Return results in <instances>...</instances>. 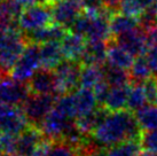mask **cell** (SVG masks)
Instances as JSON below:
<instances>
[{
  "instance_id": "5",
  "label": "cell",
  "mask_w": 157,
  "mask_h": 156,
  "mask_svg": "<svg viewBox=\"0 0 157 156\" xmlns=\"http://www.w3.org/2000/svg\"><path fill=\"white\" fill-rule=\"evenodd\" d=\"M51 5L35 4L24 7L18 18V28L24 32H31L53 23Z\"/></svg>"
},
{
  "instance_id": "10",
  "label": "cell",
  "mask_w": 157,
  "mask_h": 156,
  "mask_svg": "<svg viewBox=\"0 0 157 156\" xmlns=\"http://www.w3.org/2000/svg\"><path fill=\"white\" fill-rule=\"evenodd\" d=\"M29 96L30 90L26 83L9 77L0 80V104L22 106Z\"/></svg>"
},
{
  "instance_id": "47",
  "label": "cell",
  "mask_w": 157,
  "mask_h": 156,
  "mask_svg": "<svg viewBox=\"0 0 157 156\" xmlns=\"http://www.w3.org/2000/svg\"><path fill=\"white\" fill-rule=\"evenodd\" d=\"M2 1H4V0H0V2H2Z\"/></svg>"
},
{
  "instance_id": "27",
  "label": "cell",
  "mask_w": 157,
  "mask_h": 156,
  "mask_svg": "<svg viewBox=\"0 0 157 156\" xmlns=\"http://www.w3.org/2000/svg\"><path fill=\"white\" fill-rule=\"evenodd\" d=\"M148 103L142 84H132L130 96L127 100V109L135 113Z\"/></svg>"
},
{
  "instance_id": "2",
  "label": "cell",
  "mask_w": 157,
  "mask_h": 156,
  "mask_svg": "<svg viewBox=\"0 0 157 156\" xmlns=\"http://www.w3.org/2000/svg\"><path fill=\"white\" fill-rule=\"evenodd\" d=\"M25 33L18 28H10L0 32V69L10 75L15 63L21 57L28 44Z\"/></svg>"
},
{
  "instance_id": "31",
  "label": "cell",
  "mask_w": 157,
  "mask_h": 156,
  "mask_svg": "<svg viewBox=\"0 0 157 156\" xmlns=\"http://www.w3.org/2000/svg\"><path fill=\"white\" fill-rule=\"evenodd\" d=\"M18 135L13 133H0V145L4 149L5 155H13L16 154Z\"/></svg>"
},
{
  "instance_id": "7",
  "label": "cell",
  "mask_w": 157,
  "mask_h": 156,
  "mask_svg": "<svg viewBox=\"0 0 157 156\" xmlns=\"http://www.w3.org/2000/svg\"><path fill=\"white\" fill-rule=\"evenodd\" d=\"M29 125L21 106L0 104V133L20 135Z\"/></svg>"
},
{
  "instance_id": "6",
  "label": "cell",
  "mask_w": 157,
  "mask_h": 156,
  "mask_svg": "<svg viewBox=\"0 0 157 156\" xmlns=\"http://www.w3.org/2000/svg\"><path fill=\"white\" fill-rule=\"evenodd\" d=\"M83 63L78 61H62L60 64L54 69V74L56 78V85L59 94H66L74 92L77 86H79L80 71Z\"/></svg>"
},
{
  "instance_id": "37",
  "label": "cell",
  "mask_w": 157,
  "mask_h": 156,
  "mask_svg": "<svg viewBox=\"0 0 157 156\" xmlns=\"http://www.w3.org/2000/svg\"><path fill=\"white\" fill-rule=\"evenodd\" d=\"M102 1H103V4H105V7L111 9L113 12L118 10L119 5H121V2H122V0H102Z\"/></svg>"
},
{
  "instance_id": "40",
  "label": "cell",
  "mask_w": 157,
  "mask_h": 156,
  "mask_svg": "<svg viewBox=\"0 0 157 156\" xmlns=\"http://www.w3.org/2000/svg\"><path fill=\"white\" fill-rule=\"evenodd\" d=\"M140 1L142 2V5L144 6V8H148V7H150V6L155 2V0H140Z\"/></svg>"
},
{
  "instance_id": "16",
  "label": "cell",
  "mask_w": 157,
  "mask_h": 156,
  "mask_svg": "<svg viewBox=\"0 0 157 156\" xmlns=\"http://www.w3.org/2000/svg\"><path fill=\"white\" fill-rule=\"evenodd\" d=\"M134 61V57L111 37L107 41V63L128 70Z\"/></svg>"
},
{
  "instance_id": "46",
  "label": "cell",
  "mask_w": 157,
  "mask_h": 156,
  "mask_svg": "<svg viewBox=\"0 0 157 156\" xmlns=\"http://www.w3.org/2000/svg\"><path fill=\"white\" fill-rule=\"evenodd\" d=\"M55 1H57V0H51V5H52L53 2H55Z\"/></svg>"
},
{
  "instance_id": "9",
  "label": "cell",
  "mask_w": 157,
  "mask_h": 156,
  "mask_svg": "<svg viewBox=\"0 0 157 156\" xmlns=\"http://www.w3.org/2000/svg\"><path fill=\"white\" fill-rule=\"evenodd\" d=\"M72 122H74L72 118H70L66 114H63L54 107L38 127L45 138L51 140H61L64 132L71 125Z\"/></svg>"
},
{
  "instance_id": "1",
  "label": "cell",
  "mask_w": 157,
  "mask_h": 156,
  "mask_svg": "<svg viewBox=\"0 0 157 156\" xmlns=\"http://www.w3.org/2000/svg\"><path fill=\"white\" fill-rule=\"evenodd\" d=\"M142 132L135 114L128 109H122L109 110L92 137L101 147H111L125 141H140Z\"/></svg>"
},
{
  "instance_id": "23",
  "label": "cell",
  "mask_w": 157,
  "mask_h": 156,
  "mask_svg": "<svg viewBox=\"0 0 157 156\" xmlns=\"http://www.w3.org/2000/svg\"><path fill=\"white\" fill-rule=\"evenodd\" d=\"M103 79H105V75H103L102 65L83 64L82 71H80V79H79L80 87L93 90Z\"/></svg>"
},
{
  "instance_id": "12",
  "label": "cell",
  "mask_w": 157,
  "mask_h": 156,
  "mask_svg": "<svg viewBox=\"0 0 157 156\" xmlns=\"http://www.w3.org/2000/svg\"><path fill=\"white\" fill-rule=\"evenodd\" d=\"M28 86L32 94H55L60 96L57 92L56 78L54 70L40 68L36 71L33 76L28 80Z\"/></svg>"
},
{
  "instance_id": "20",
  "label": "cell",
  "mask_w": 157,
  "mask_h": 156,
  "mask_svg": "<svg viewBox=\"0 0 157 156\" xmlns=\"http://www.w3.org/2000/svg\"><path fill=\"white\" fill-rule=\"evenodd\" d=\"M105 62H107V41L87 40L82 63L103 65Z\"/></svg>"
},
{
  "instance_id": "22",
  "label": "cell",
  "mask_w": 157,
  "mask_h": 156,
  "mask_svg": "<svg viewBox=\"0 0 157 156\" xmlns=\"http://www.w3.org/2000/svg\"><path fill=\"white\" fill-rule=\"evenodd\" d=\"M138 26H139V18L126 15V14L115 12L110 18L111 37H118L128 31L134 30Z\"/></svg>"
},
{
  "instance_id": "44",
  "label": "cell",
  "mask_w": 157,
  "mask_h": 156,
  "mask_svg": "<svg viewBox=\"0 0 157 156\" xmlns=\"http://www.w3.org/2000/svg\"><path fill=\"white\" fill-rule=\"evenodd\" d=\"M5 153H4V149H2V147H1V145H0V156H4Z\"/></svg>"
},
{
  "instance_id": "15",
  "label": "cell",
  "mask_w": 157,
  "mask_h": 156,
  "mask_svg": "<svg viewBox=\"0 0 157 156\" xmlns=\"http://www.w3.org/2000/svg\"><path fill=\"white\" fill-rule=\"evenodd\" d=\"M67 32H68L67 28L53 22L40 29L28 32L25 33V36L30 43L44 44L48 41H61Z\"/></svg>"
},
{
  "instance_id": "36",
  "label": "cell",
  "mask_w": 157,
  "mask_h": 156,
  "mask_svg": "<svg viewBox=\"0 0 157 156\" xmlns=\"http://www.w3.org/2000/svg\"><path fill=\"white\" fill-rule=\"evenodd\" d=\"M53 140L47 138H44L39 143L38 146L36 147V149L33 150L32 155L31 156H47V153L49 150V147H51V143H52Z\"/></svg>"
},
{
  "instance_id": "26",
  "label": "cell",
  "mask_w": 157,
  "mask_h": 156,
  "mask_svg": "<svg viewBox=\"0 0 157 156\" xmlns=\"http://www.w3.org/2000/svg\"><path fill=\"white\" fill-rule=\"evenodd\" d=\"M103 75H105V82L109 84L110 86H118V85H125V84H131V78L130 74L126 69L118 68L115 65H111L109 63H105L102 65Z\"/></svg>"
},
{
  "instance_id": "13",
  "label": "cell",
  "mask_w": 157,
  "mask_h": 156,
  "mask_svg": "<svg viewBox=\"0 0 157 156\" xmlns=\"http://www.w3.org/2000/svg\"><path fill=\"white\" fill-rule=\"evenodd\" d=\"M60 43H61L63 57L66 60L82 62L84 52L86 48V44H87V39L84 36L68 30V32Z\"/></svg>"
},
{
  "instance_id": "38",
  "label": "cell",
  "mask_w": 157,
  "mask_h": 156,
  "mask_svg": "<svg viewBox=\"0 0 157 156\" xmlns=\"http://www.w3.org/2000/svg\"><path fill=\"white\" fill-rule=\"evenodd\" d=\"M86 156H108V154H107V150L103 149V147H100L95 149V150L91 152L90 154H87Z\"/></svg>"
},
{
  "instance_id": "33",
  "label": "cell",
  "mask_w": 157,
  "mask_h": 156,
  "mask_svg": "<svg viewBox=\"0 0 157 156\" xmlns=\"http://www.w3.org/2000/svg\"><path fill=\"white\" fill-rule=\"evenodd\" d=\"M146 93L147 102L149 104H157V77H150L142 83Z\"/></svg>"
},
{
  "instance_id": "25",
  "label": "cell",
  "mask_w": 157,
  "mask_h": 156,
  "mask_svg": "<svg viewBox=\"0 0 157 156\" xmlns=\"http://www.w3.org/2000/svg\"><path fill=\"white\" fill-rule=\"evenodd\" d=\"M131 78V84H142L148 78L151 77V69L146 57H138L133 61L131 68L128 69Z\"/></svg>"
},
{
  "instance_id": "19",
  "label": "cell",
  "mask_w": 157,
  "mask_h": 156,
  "mask_svg": "<svg viewBox=\"0 0 157 156\" xmlns=\"http://www.w3.org/2000/svg\"><path fill=\"white\" fill-rule=\"evenodd\" d=\"M131 87L132 84L111 86L103 107L110 111L122 110V109L127 108V100H128Z\"/></svg>"
},
{
  "instance_id": "21",
  "label": "cell",
  "mask_w": 157,
  "mask_h": 156,
  "mask_svg": "<svg viewBox=\"0 0 157 156\" xmlns=\"http://www.w3.org/2000/svg\"><path fill=\"white\" fill-rule=\"evenodd\" d=\"M108 113H109V110L105 109V107H98L91 113L77 117L76 124L83 135H93L96 127L100 125V123L103 121V118L107 116Z\"/></svg>"
},
{
  "instance_id": "43",
  "label": "cell",
  "mask_w": 157,
  "mask_h": 156,
  "mask_svg": "<svg viewBox=\"0 0 157 156\" xmlns=\"http://www.w3.org/2000/svg\"><path fill=\"white\" fill-rule=\"evenodd\" d=\"M8 76L9 75L7 74V72H5L2 69H0V80H1V79H4V78H6V77H8Z\"/></svg>"
},
{
  "instance_id": "41",
  "label": "cell",
  "mask_w": 157,
  "mask_h": 156,
  "mask_svg": "<svg viewBox=\"0 0 157 156\" xmlns=\"http://www.w3.org/2000/svg\"><path fill=\"white\" fill-rule=\"evenodd\" d=\"M136 156H154V153L148 152V150H144V152H140Z\"/></svg>"
},
{
  "instance_id": "45",
  "label": "cell",
  "mask_w": 157,
  "mask_h": 156,
  "mask_svg": "<svg viewBox=\"0 0 157 156\" xmlns=\"http://www.w3.org/2000/svg\"><path fill=\"white\" fill-rule=\"evenodd\" d=\"M7 156H21V155H17V154H13V155H7Z\"/></svg>"
},
{
  "instance_id": "29",
  "label": "cell",
  "mask_w": 157,
  "mask_h": 156,
  "mask_svg": "<svg viewBox=\"0 0 157 156\" xmlns=\"http://www.w3.org/2000/svg\"><path fill=\"white\" fill-rule=\"evenodd\" d=\"M47 156H79L77 149L63 140H53Z\"/></svg>"
},
{
  "instance_id": "30",
  "label": "cell",
  "mask_w": 157,
  "mask_h": 156,
  "mask_svg": "<svg viewBox=\"0 0 157 156\" xmlns=\"http://www.w3.org/2000/svg\"><path fill=\"white\" fill-rule=\"evenodd\" d=\"M118 9L121 10V13L139 18L146 8L140 0H122Z\"/></svg>"
},
{
  "instance_id": "18",
  "label": "cell",
  "mask_w": 157,
  "mask_h": 156,
  "mask_svg": "<svg viewBox=\"0 0 157 156\" xmlns=\"http://www.w3.org/2000/svg\"><path fill=\"white\" fill-rule=\"evenodd\" d=\"M72 96H74L76 117L86 115L99 107L93 90L80 87L77 91L72 92Z\"/></svg>"
},
{
  "instance_id": "42",
  "label": "cell",
  "mask_w": 157,
  "mask_h": 156,
  "mask_svg": "<svg viewBox=\"0 0 157 156\" xmlns=\"http://www.w3.org/2000/svg\"><path fill=\"white\" fill-rule=\"evenodd\" d=\"M7 29H8V28H7V26H6V24L4 23L2 18H0V32H1V31H4V30H7Z\"/></svg>"
},
{
  "instance_id": "17",
  "label": "cell",
  "mask_w": 157,
  "mask_h": 156,
  "mask_svg": "<svg viewBox=\"0 0 157 156\" xmlns=\"http://www.w3.org/2000/svg\"><path fill=\"white\" fill-rule=\"evenodd\" d=\"M40 45V61L41 68L54 70L61 63L64 57L60 41H48Z\"/></svg>"
},
{
  "instance_id": "14",
  "label": "cell",
  "mask_w": 157,
  "mask_h": 156,
  "mask_svg": "<svg viewBox=\"0 0 157 156\" xmlns=\"http://www.w3.org/2000/svg\"><path fill=\"white\" fill-rule=\"evenodd\" d=\"M44 135L38 126L29 125L17 137L16 154L21 156H31L38 143L44 139Z\"/></svg>"
},
{
  "instance_id": "39",
  "label": "cell",
  "mask_w": 157,
  "mask_h": 156,
  "mask_svg": "<svg viewBox=\"0 0 157 156\" xmlns=\"http://www.w3.org/2000/svg\"><path fill=\"white\" fill-rule=\"evenodd\" d=\"M14 1L20 4L22 7H28V6L37 4V0H14Z\"/></svg>"
},
{
  "instance_id": "4",
  "label": "cell",
  "mask_w": 157,
  "mask_h": 156,
  "mask_svg": "<svg viewBox=\"0 0 157 156\" xmlns=\"http://www.w3.org/2000/svg\"><path fill=\"white\" fill-rule=\"evenodd\" d=\"M40 68V45L37 43H29L21 57L13 67L10 77L18 82L28 83V80Z\"/></svg>"
},
{
  "instance_id": "3",
  "label": "cell",
  "mask_w": 157,
  "mask_h": 156,
  "mask_svg": "<svg viewBox=\"0 0 157 156\" xmlns=\"http://www.w3.org/2000/svg\"><path fill=\"white\" fill-rule=\"evenodd\" d=\"M59 96L55 94H32L23 102L22 110L30 125L39 126L49 111L54 108Z\"/></svg>"
},
{
  "instance_id": "34",
  "label": "cell",
  "mask_w": 157,
  "mask_h": 156,
  "mask_svg": "<svg viewBox=\"0 0 157 156\" xmlns=\"http://www.w3.org/2000/svg\"><path fill=\"white\" fill-rule=\"evenodd\" d=\"M83 5L84 13L99 14L105 8L102 0H80Z\"/></svg>"
},
{
  "instance_id": "8",
  "label": "cell",
  "mask_w": 157,
  "mask_h": 156,
  "mask_svg": "<svg viewBox=\"0 0 157 156\" xmlns=\"http://www.w3.org/2000/svg\"><path fill=\"white\" fill-rule=\"evenodd\" d=\"M51 7L54 22L68 30L84 13L80 0H57L51 5Z\"/></svg>"
},
{
  "instance_id": "28",
  "label": "cell",
  "mask_w": 157,
  "mask_h": 156,
  "mask_svg": "<svg viewBox=\"0 0 157 156\" xmlns=\"http://www.w3.org/2000/svg\"><path fill=\"white\" fill-rule=\"evenodd\" d=\"M108 156H136L140 153V141H125L108 147Z\"/></svg>"
},
{
  "instance_id": "24",
  "label": "cell",
  "mask_w": 157,
  "mask_h": 156,
  "mask_svg": "<svg viewBox=\"0 0 157 156\" xmlns=\"http://www.w3.org/2000/svg\"><path fill=\"white\" fill-rule=\"evenodd\" d=\"M134 114L142 131L157 129V104L147 103L141 109L136 110Z\"/></svg>"
},
{
  "instance_id": "35",
  "label": "cell",
  "mask_w": 157,
  "mask_h": 156,
  "mask_svg": "<svg viewBox=\"0 0 157 156\" xmlns=\"http://www.w3.org/2000/svg\"><path fill=\"white\" fill-rule=\"evenodd\" d=\"M144 57L148 61L151 72L157 77V40L149 46Z\"/></svg>"
},
{
  "instance_id": "32",
  "label": "cell",
  "mask_w": 157,
  "mask_h": 156,
  "mask_svg": "<svg viewBox=\"0 0 157 156\" xmlns=\"http://www.w3.org/2000/svg\"><path fill=\"white\" fill-rule=\"evenodd\" d=\"M140 143L144 150L157 153V129L156 130L144 131L141 139H140Z\"/></svg>"
},
{
  "instance_id": "11",
  "label": "cell",
  "mask_w": 157,
  "mask_h": 156,
  "mask_svg": "<svg viewBox=\"0 0 157 156\" xmlns=\"http://www.w3.org/2000/svg\"><path fill=\"white\" fill-rule=\"evenodd\" d=\"M113 38L134 57L144 55L149 47L146 32L140 28V25L135 28L134 30H131L126 33H123L118 37H113Z\"/></svg>"
}]
</instances>
